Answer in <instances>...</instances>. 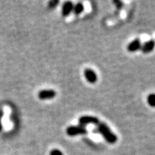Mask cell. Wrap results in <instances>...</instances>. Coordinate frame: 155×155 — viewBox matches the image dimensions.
<instances>
[{
    "instance_id": "cell-13",
    "label": "cell",
    "mask_w": 155,
    "mask_h": 155,
    "mask_svg": "<svg viewBox=\"0 0 155 155\" xmlns=\"http://www.w3.org/2000/svg\"><path fill=\"white\" fill-rule=\"evenodd\" d=\"M3 116H4V111L2 110H0V131H2V118H3Z\"/></svg>"
},
{
    "instance_id": "cell-10",
    "label": "cell",
    "mask_w": 155,
    "mask_h": 155,
    "mask_svg": "<svg viewBox=\"0 0 155 155\" xmlns=\"http://www.w3.org/2000/svg\"><path fill=\"white\" fill-rule=\"evenodd\" d=\"M147 104L150 105L151 107H155V94H151L148 95L147 98Z\"/></svg>"
},
{
    "instance_id": "cell-2",
    "label": "cell",
    "mask_w": 155,
    "mask_h": 155,
    "mask_svg": "<svg viewBox=\"0 0 155 155\" xmlns=\"http://www.w3.org/2000/svg\"><path fill=\"white\" fill-rule=\"evenodd\" d=\"M87 133H88V130L84 126H70L66 129L67 135L70 136V137L86 134Z\"/></svg>"
},
{
    "instance_id": "cell-8",
    "label": "cell",
    "mask_w": 155,
    "mask_h": 155,
    "mask_svg": "<svg viewBox=\"0 0 155 155\" xmlns=\"http://www.w3.org/2000/svg\"><path fill=\"white\" fill-rule=\"evenodd\" d=\"M141 45L142 44H141L140 39H135V40H132L130 43L128 45L127 50L130 52V53H134V52L141 49Z\"/></svg>"
},
{
    "instance_id": "cell-12",
    "label": "cell",
    "mask_w": 155,
    "mask_h": 155,
    "mask_svg": "<svg viewBox=\"0 0 155 155\" xmlns=\"http://www.w3.org/2000/svg\"><path fill=\"white\" fill-rule=\"evenodd\" d=\"M50 155H63V152L58 149H54L50 152Z\"/></svg>"
},
{
    "instance_id": "cell-7",
    "label": "cell",
    "mask_w": 155,
    "mask_h": 155,
    "mask_svg": "<svg viewBox=\"0 0 155 155\" xmlns=\"http://www.w3.org/2000/svg\"><path fill=\"white\" fill-rule=\"evenodd\" d=\"M155 48V41L154 40H150L145 42L144 44L141 45V50L143 53L147 54L153 51Z\"/></svg>"
},
{
    "instance_id": "cell-6",
    "label": "cell",
    "mask_w": 155,
    "mask_h": 155,
    "mask_svg": "<svg viewBox=\"0 0 155 155\" xmlns=\"http://www.w3.org/2000/svg\"><path fill=\"white\" fill-rule=\"evenodd\" d=\"M73 4L72 2H65L63 4V6H62L61 9V14L63 17H68L70 15L71 13L73 12Z\"/></svg>"
},
{
    "instance_id": "cell-9",
    "label": "cell",
    "mask_w": 155,
    "mask_h": 155,
    "mask_svg": "<svg viewBox=\"0 0 155 155\" xmlns=\"http://www.w3.org/2000/svg\"><path fill=\"white\" fill-rule=\"evenodd\" d=\"M83 10H84V6L82 2H78L76 5L73 6V12L75 15H80L82 14Z\"/></svg>"
},
{
    "instance_id": "cell-4",
    "label": "cell",
    "mask_w": 155,
    "mask_h": 155,
    "mask_svg": "<svg viewBox=\"0 0 155 155\" xmlns=\"http://www.w3.org/2000/svg\"><path fill=\"white\" fill-rule=\"evenodd\" d=\"M38 96L40 100H50L56 96V92L52 89H44L38 92Z\"/></svg>"
},
{
    "instance_id": "cell-3",
    "label": "cell",
    "mask_w": 155,
    "mask_h": 155,
    "mask_svg": "<svg viewBox=\"0 0 155 155\" xmlns=\"http://www.w3.org/2000/svg\"><path fill=\"white\" fill-rule=\"evenodd\" d=\"M78 122L81 126H86L88 124H94V125H98L100 123L99 119L96 116H81L78 119Z\"/></svg>"
},
{
    "instance_id": "cell-5",
    "label": "cell",
    "mask_w": 155,
    "mask_h": 155,
    "mask_svg": "<svg viewBox=\"0 0 155 155\" xmlns=\"http://www.w3.org/2000/svg\"><path fill=\"white\" fill-rule=\"evenodd\" d=\"M84 77L88 83H92V84L96 83L97 82V80H98V76H97L96 73L95 72L94 70L91 68L85 69Z\"/></svg>"
},
{
    "instance_id": "cell-11",
    "label": "cell",
    "mask_w": 155,
    "mask_h": 155,
    "mask_svg": "<svg viewBox=\"0 0 155 155\" xmlns=\"http://www.w3.org/2000/svg\"><path fill=\"white\" fill-rule=\"evenodd\" d=\"M58 4H59V1H58V0H52L48 2V7L50 9H54Z\"/></svg>"
},
{
    "instance_id": "cell-1",
    "label": "cell",
    "mask_w": 155,
    "mask_h": 155,
    "mask_svg": "<svg viewBox=\"0 0 155 155\" xmlns=\"http://www.w3.org/2000/svg\"><path fill=\"white\" fill-rule=\"evenodd\" d=\"M97 126H98L97 127H98V131L102 135L106 142L111 144H115L118 139L117 136L111 130L108 126L105 123H101V122Z\"/></svg>"
}]
</instances>
